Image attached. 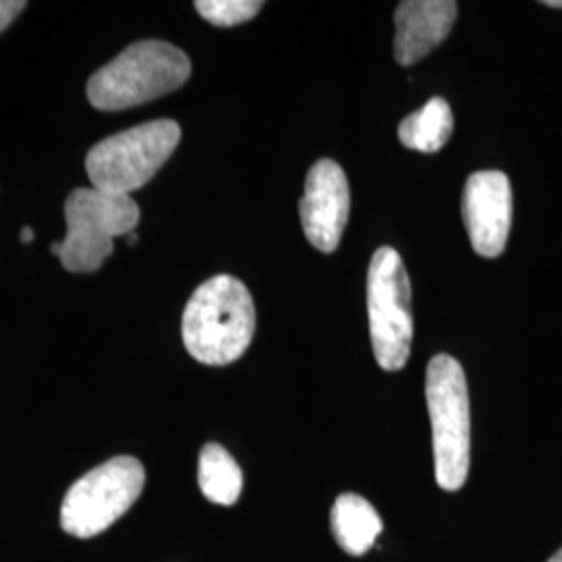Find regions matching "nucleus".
I'll return each mask as SVG.
<instances>
[{
    "label": "nucleus",
    "instance_id": "f257e3e1",
    "mask_svg": "<svg viewBox=\"0 0 562 562\" xmlns=\"http://www.w3.org/2000/svg\"><path fill=\"white\" fill-rule=\"evenodd\" d=\"M255 325L257 313L248 288L232 276H215L186 304L181 338L196 361L223 367L248 350Z\"/></svg>",
    "mask_w": 562,
    "mask_h": 562
},
{
    "label": "nucleus",
    "instance_id": "f03ea898",
    "mask_svg": "<svg viewBox=\"0 0 562 562\" xmlns=\"http://www.w3.org/2000/svg\"><path fill=\"white\" fill-rule=\"evenodd\" d=\"M192 74L188 55L162 41L127 46L88 81V101L101 111L132 109L178 90Z\"/></svg>",
    "mask_w": 562,
    "mask_h": 562
},
{
    "label": "nucleus",
    "instance_id": "7ed1b4c3",
    "mask_svg": "<svg viewBox=\"0 0 562 562\" xmlns=\"http://www.w3.org/2000/svg\"><path fill=\"white\" fill-rule=\"evenodd\" d=\"M425 398L431 417L436 482L446 492L461 490L471 464L469 390L461 362L438 355L427 364Z\"/></svg>",
    "mask_w": 562,
    "mask_h": 562
},
{
    "label": "nucleus",
    "instance_id": "20e7f679",
    "mask_svg": "<svg viewBox=\"0 0 562 562\" xmlns=\"http://www.w3.org/2000/svg\"><path fill=\"white\" fill-rule=\"evenodd\" d=\"M67 236L60 241V265L71 273L101 269L115 248V238L130 236L140 222L132 196L78 188L65 202Z\"/></svg>",
    "mask_w": 562,
    "mask_h": 562
},
{
    "label": "nucleus",
    "instance_id": "39448f33",
    "mask_svg": "<svg viewBox=\"0 0 562 562\" xmlns=\"http://www.w3.org/2000/svg\"><path fill=\"white\" fill-rule=\"evenodd\" d=\"M181 140L176 121L142 123L99 142L86 157V171L92 188L132 196L157 176Z\"/></svg>",
    "mask_w": 562,
    "mask_h": 562
},
{
    "label": "nucleus",
    "instance_id": "423d86ee",
    "mask_svg": "<svg viewBox=\"0 0 562 562\" xmlns=\"http://www.w3.org/2000/svg\"><path fill=\"white\" fill-rule=\"evenodd\" d=\"M144 467L134 457L102 462L69 487L60 506V527L74 538H94L140 498Z\"/></svg>",
    "mask_w": 562,
    "mask_h": 562
},
{
    "label": "nucleus",
    "instance_id": "0eeeda50",
    "mask_svg": "<svg viewBox=\"0 0 562 562\" xmlns=\"http://www.w3.org/2000/svg\"><path fill=\"white\" fill-rule=\"evenodd\" d=\"M367 304L378 364L385 371H401L413 346L411 281L401 255L390 246L380 248L369 265Z\"/></svg>",
    "mask_w": 562,
    "mask_h": 562
},
{
    "label": "nucleus",
    "instance_id": "6e6552de",
    "mask_svg": "<svg viewBox=\"0 0 562 562\" xmlns=\"http://www.w3.org/2000/svg\"><path fill=\"white\" fill-rule=\"evenodd\" d=\"M462 220L480 257L496 259L503 255L513 225V190L503 171L469 176L462 192Z\"/></svg>",
    "mask_w": 562,
    "mask_h": 562
},
{
    "label": "nucleus",
    "instance_id": "1a4fd4ad",
    "mask_svg": "<svg viewBox=\"0 0 562 562\" xmlns=\"http://www.w3.org/2000/svg\"><path fill=\"white\" fill-rule=\"evenodd\" d=\"M350 215V188L340 165L329 159L315 162L306 176L301 201L302 229L308 241L322 250L334 252Z\"/></svg>",
    "mask_w": 562,
    "mask_h": 562
},
{
    "label": "nucleus",
    "instance_id": "9d476101",
    "mask_svg": "<svg viewBox=\"0 0 562 562\" xmlns=\"http://www.w3.org/2000/svg\"><path fill=\"white\" fill-rule=\"evenodd\" d=\"M459 4L452 0H406L396 9V60L408 67L438 48L457 21Z\"/></svg>",
    "mask_w": 562,
    "mask_h": 562
},
{
    "label": "nucleus",
    "instance_id": "9b49d317",
    "mask_svg": "<svg viewBox=\"0 0 562 562\" xmlns=\"http://www.w3.org/2000/svg\"><path fill=\"white\" fill-rule=\"evenodd\" d=\"M331 531L344 552L362 557L380 538L383 521L373 504L359 494H341L331 508Z\"/></svg>",
    "mask_w": 562,
    "mask_h": 562
},
{
    "label": "nucleus",
    "instance_id": "f8f14e48",
    "mask_svg": "<svg viewBox=\"0 0 562 562\" xmlns=\"http://www.w3.org/2000/svg\"><path fill=\"white\" fill-rule=\"evenodd\" d=\"M454 132L452 109L443 99L425 102L419 111L402 120L398 138L411 150L419 153H438Z\"/></svg>",
    "mask_w": 562,
    "mask_h": 562
},
{
    "label": "nucleus",
    "instance_id": "ddd939ff",
    "mask_svg": "<svg viewBox=\"0 0 562 562\" xmlns=\"http://www.w3.org/2000/svg\"><path fill=\"white\" fill-rule=\"evenodd\" d=\"M241 483V469L234 457L220 443H206L199 459V485L204 498L234 506L240 501Z\"/></svg>",
    "mask_w": 562,
    "mask_h": 562
},
{
    "label": "nucleus",
    "instance_id": "4468645a",
    "mask_svg": "<svg viewBox=\"0 0 562 562\" xmlns=\"http://www.w3.org/2000/svg\"><path fill=\"white\" fill-rule=\"evenodd\" d=\"M194 7L199 15L211 21L213 25L232 27L257 18L262 9V2L261 0H199Z\"/></svg>",
    "mask_w": 562,
    "mask_h": 562
},
{
    "label": "nucleus",
    "instance_id": "2eb2a0df",
    "mask_svg": "<svg viewBox=\"0 0 562 562\" xmlns=\"http://www.w3.org/2000/svg\"><path fill=\"white\" fill-rule=\"evenodd\" d=\"M25 7L23 0H0V32H4Z\"/></svg>",
    "mask_w": 562,
    "mask_h": 562
},
{
    "label": "nucleus",
    "instance_id": "dca6fc26",
    "mask_svg": "<svg viewBox=\"0 0 562 562\" xmlns=\"http://www.w3.org/2000/svg\"><path fill=\"white\" fill-rule=\"evenodd\" d=\"M21 241H23V244L34 241V229H32V227H23V229H21Z\"/></svg>",
    "mask_w": 562,
    "mask_h": 562
},
{
    "label": "nucleus",
    "instance_id": "f3484780",
    "mask_svg": "<svg viewBox=\"0 0 562 562\" xmlns=\"http://www.w3.org/2000/svg\"><path fill=\"white\" fill-rule=\"evenodd\" d=\"M543 4H546V7H552V9H562V0H546Z\"/></svg>",
    "mask_w": 562,
    "mask_h": 562
},
{
    "label": "nucleus",
    "instance_id": "a211bd4d",
    "mask_svg": "<svg viewBox=\"0 0 562 562\" xmlns=\"http://www.w3.org/2000/svg\"><path fill=\"white\" fill-rule=\"evenodd\" d=\"M136 241H138V236H136V234H130V236H127V244H130V246H134Z\"/></svg>",
    "mask_w": 562,
    "mask_h": 562
},
{
    "label": "nucleus",
    "instance_id": "6ab92c4d",
    "mask_svg": "<svg viewBox=\"0 0 562 562\" xmlns=\"http://www.w3.org/2000/svg\"><path fill=\"white\" fill-rule=\"evenodd\" d=\"M548 562H562V548L561 550H559V552H557V554H554V557H552V559H550V561Z\"/></svg>",
    "mask_w": 562,
    "mask_h": 562
}]
</instances>
